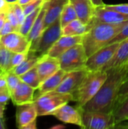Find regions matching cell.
I'll list each match as a JSON object with an SVG mask.
<instances>
[{"label":"cell","instance_id":"1","mask_svg":"<svg viewBox=\"0 0 128 129\" xmlns=\"http://www.w3.org/2000/svg\"><path fill=\"white\" fill-rule=\"evenodd\" d=\"M108 76L97 94L81 109L82 111L112 113L121 85L128 75V65L106 71Z\"/></svg>","mask_w":128,"mask_h":129},{"label":"cell","instance_id":"2","mask_svg":"<svg viewBox=\"0 0 128 129\" xmlns=\"http://www.w3.org/2000/svg\"><path fill=\"white\" fill-rule=\"evenodd\" d=\"M127 23L128 20L121 23H90V29L83 36L82 39V45L88 57L107 45Z\"/></svg>","mask_w":128,"mask_h":129},{"label":"cell","instance_id":"3","mask_svg":"<svg viewBox=\"0 0 128 129\" xmlns=\"http://www.w3.org/2000/svg\"><path fill=\"white\" fill-rule=\"evenodd\" d=\"M107 76L108 73L106 71H89L75 94V101L78 104L77 107L81 108L90 101L99 91L106 80Z\"/></svg>","mask_w":128,"mask_h":129},{"label":"cell","instance_id":"4","mask_svg":"<svg viewBox=\"0 0 128 129\" xmlns=\"http://www.w3.org/2000/svg\"><path fill=\"white\" fill-rule=\"evenodd\" d=\"M72 101H75V99L72 94L53 91L35 98L34 104L38 115L40 116L52 115L61 106Z\"/></svg>","mask_w":128,"mask_h":129},{"label":"cell","instance_id":"5","mask_svg":"<svg viewBox=\"0 0 128 129\" xmlns=\"http://www.w3.org/2000/svg\"><path fill=\"white\" fill-rule=\"evenodd\" d=\"M58 59L60 69L69 73L85 69L88 56L82 43H80L67 50Z\"/></svg>","mask_w":128,"mask_h":129},{"label":"cell","instance_id":"6","mask_svg":"<svg viewBox=\"0 0 128 129\" xmlns=\"http://www.w3.org/2000/svg\"><path fill=\"white\" fill-rule=\"evenodd\" d=\"M82 128L111 129L115 128L112 113L82 111Z\"/></svg>","mask_w":128,"mask_h":129},{"label":"cell","instance_id":"7","mask_svg":"<svg viewBox=\"0 0 128 129\" xmlns=\"http://www.w3.org/2000/svg\"><path fill=\"white\" fill-rule=\"evenodd\" d=\"M62 36V26L59 18L54 23L45 29L35 48L30 51H35L39 55L46 54L53 45Z\"/></svg>","mask_w":128,"mask_h":129},{"label":"cell","instance_id":"8","mask_svg":"<svg viewBox=\"0 0 128 129\" xmlns=\"http://www.w3.org/2000/svg\"><path fill=\"white\" fill-rule=\"evenodd\" d=\"M119 43L107 45L88 57L86 62V69L90 72L102 70L103 67L109 63L115 55Z\"/></svg>","mask_w":128,"mask_h":129},{"label":"cell","instance_id":"9","mask_svg":"<svg viewBox=\"0 0 128 129\" xmlns=\"http://www.w3.org/2000/svg\"><path fill=\"white\" fill-rule=\"evenodd\" d=\"M89 71L86 68L83 70L66 73L61 83L55 91L63 94H72L75 99V94L80 85L83 82L84 79H85Z\"/></svg>","mask_w":128,"mask_h":129},{"label":"cell","instance_id":"10","mask_svg":"<svg viewBox=\"0 0 128 129\" xmlns=\"http://www.w3.org/2000/svg\"><path fill=\"white\" fill-rule=\"evenodd\" d=\"M1 43L13 53H26L30 51L31 42L20 32H12L0 36Z\"/></svg>","mask_w":128,"mask_h":129},{"label":"cell","instance_id":"11","mask_svg":"<svg viewBox=\"0 0 128 129\" xmlns=\"http://www.w3.org/2000/svg\"><path fill=\"white\" fill-rule=\"evenodd\" d=\"M52 116L63 123L75 125L81 128L82 126V110L80 107H73L66 104L57 109Z\"/></svg>","mask_w":128,"mask_h":129},{"label":"cell","instance_id":"12","mask_svg":"<svg viewBox=\"0 0 128 129\" xmlns=\"http://www.w3.org/2000/svg\"><path fill=\"white\" fill-rule=\"evenodd\" d=\"M128 20V15L108 9L103 5L96 8L94 16L91 23H121Z\"/></svg>","mask_w":128,"mask_h":129},{"label":"cell","instance_id":"13","mask_svg":"<svg viewBox=\"0 0 128 129\" xmlns=\"http://www.w3.org/2000/svg\"><path fill=\"white\" fill-rule=\"evenodd\" d=\"M83 36H62L49 49L47 54L59 58L64 52L75 46L82 43Z\"/></svg>","mask_w":128,"mask_h":129},{"label":"cell","instance_id":"14","mask_svg":"<svg viewBox=\"0 0 128 129\" xmlns=\"http://www.w3.org/2000/svg\"><path fill=\"white\" fill-rule=\"evenodd\" d=\"M36 68L41 83L60 70L59 59L51 57L47 54H44L38 60Z\"/></svg>","mask_w":128,"mask_h":129},{"label":"cell","instance_id":"15","mask_svg":"<svg viewBox=\"0 0 128 129\" xmlns=\"http://www.w3.org/2000/svg\"><path fill=\"white\" fill-rule=\"evenodd\" d=\"M38 116V112L34 102L17 106L16 122L18 128L23 129L29 123L36 120Z\"/></svg>","mask_w":128,"mask_h":129},{"label":"cell","instance_id":"16","mask_svg":"<svg viewBox=\"0 0 128 129\" xmlns=\"http://www.w3.org/2000/svg\"><path fill=\"white\" fill-rule=\"evenodd\" d=\"M35 91V88L21 81L11 93V100L16 106L34 102Z\"/></svg>","mask_w":128,"mask_h":129},{"label":"cell","instance_id":"17","mask_svg":"<svg viewBox=\"0 0 128 129\" xmlns=\"http://www.w3.org/2000/svg\"><path fill=\"white\" fill-rule=\"evenodd\" d=\"M69 2L73 5L78 19L86 24H89L92 20L96 6L91 0H69Z\"/></svg>","mask_w":128,"mask_h":129},{"label":"cell","instance_id":"18","mask_svg":"<svg viewBox=\"0 0 128 129\" xmlns=\"http://www.w3.org/2000/svg\"><path fill=\"white\" fill-rule=\"evenodd\" d=\"M69 0H46V11L44 20L45 29L54 23L60 17L65 5Z\"/></svg>","mask_w":128,"mask_h":129},{"label":"cell","instance_id":"19","mask_svg":"<svg viewBox=\"0 0 128 129\" xmlns=\"http://www.w3.org/2000/svg\"><path fill=\"white\" fill-rule=\"evenodd\" d=\"M125 65H128V39L120 42L115 55L103 67L102 70L107 71L110 69L118 68Z\"/></svg>","mask_w":128,"mask_h":129},{"label":"cell","instance_id":"20","mask_svg":"<svg viewBox=\"0 0 128 129\" xmlns=\"http://www.w3.org/2000/svg\"><path fill=\"white\" fill-rule=\"evenodd\" d=\"M115 128H128V97L116 103L112 109Z\"/></svg>","mask_w":128,"mask_h":129},{"label":"cell","instance_id":"21","mask_svg":"<svg viewBox=\"0 0 128 129\" xmlns=\"http://www.w3.org/2000/svg\"><path fill=\"white\" fill-rule=\"evenodd\" d=\"M45 1L41 8L39 14H38L30 32L29 33V34L27 36L28 39L31 42L30 50H32L35 48V46L36 43L38 42L40 36H41L43 31L45 30L44 20H45V11H46V2H45Z\"/></svg>","mask_w":128,"mask_h":129},{"label":"cell","instance_id":"22","mask_svg":"<svg viewBox=\"0 0 128 129\" xmlns=\"http://www.w3.org/2000/svg\"><path fill=\"white\" fill-rule=\"evenodd\" d=\"M66 74V73L60 69L56 73H54V75H52L51 76H50L49 78L45 79L44 82H42L41 83L39 88L37 89L38 93L36 97H38L41 94H43L45 93H47V92L55 91L58 88L60 84L61 83V82L63 79Z\"/></svg>","mask_w":128,"mask_h":129},{"label":"cell","instance_id":"23","mask_svg":"<svg viewBox=\"0 0 128 129\" xmlns=\"http://www.w3.org/2000/svg\"><path fill=\"white\" fill-rule=\"evenodd\" d=\"M41 56L42 55H39L35 51H29L26 60H23L18 66L14 67L11 71L17 76H21L27 71H29V70H31L32 68L35 67L37 65Z\"/></svg>","mask_w":128,"mask_h":129},{"label":"cell","instance_id":"24","mask_svg":"<svg viewBox=\"0 0 128 129\" xmlns=\"http://www.w3.org/2000/svg\"><path fill=\"white\" fill-rule=\"evenodd\" d=\"M89 29V24L76 19L62 28V34L63 36H84Z\"/></svg>","mask_w":128,"mask_h":129},{"label":"cell","instance_id":"25","mask_svg":"<svg viewBox=\"0 0 128 129\" xmlns=\"http://www.w3.org/2000/svg\"><path fill=\"white\" fill-rule=\"evenodd\" d=\"M20 77L22 82L32 87L35 90H37L41 85V80L39 75L38 73L36 66L29 70V71H27L26 73H25L24 74L20 76Z\"/></svg>","mask_w":128,"mask_h":129},{"label":"cell","instance_id":"26","mask_svg":"<svg viewBox=\"0 0 128 129\" xmlns=\"http://www.w3.org/2000/svg\"><path fill=\"white\" fill-rule=\"evenodd\" d=\"M13 52L6 48L0 42V71L8 73L11 70Z\"/></svg>","mask_w":128,"mask_h":129},{"label":"cell","instance_id":"27","mask_svg":"<svg viewBox=\"0 0 128 129\" xmlns=\"http://www.w3.org/2000/svg\"><path fill=\"white\" fill-rule=\"evenodd\" d=\"M76 19H78V17H77L75 10L73 5L69 2L65 5L60 17V24H61L62 28Z\"/></svg>","mask_w":128,"mask_h":129},{"label":"cell","instance_id":"28","mask_svg":"<svg viewBox=\"0 0 128 129\" xmlns=\"http://www.w3.org/2000/svg\"><path fill=\"white\" fill-rule=\"evenodd\" d=\"M41 8V7H40L39 8L36 9L35 11H32L29 14L26 16V17L24 19V21L23 22L22 25L20 26V30H19V32L20 33H22L23 35H24L26 36H28L29 33L30 32V30H31V29H32V26H33V24H34L38 14H39Z\"/></svg>","mask_w":128,"mask_h":129},{"label":"cell","instance_id":"29","mask_svg":"<svg viewBox=\"0 0 128 129\" xmlns=\"http://www.w3.org/2000/svg\"><path fill=\"white\" fill-rule=\"evenodd\" d=\"M11 100V93L8 88L0 89V118L4 119L6 106Z\"/></svg>","mask_w":128,"mask_h":129},{"label":"cell","instance_id":"30","mask_svg":"<svg viewBox=\"0 0 128 129\" xmlns=\"http://www.w3.org/2000/svg\"><path fill=\"white\" fill-rule=\"evenodd\" d=\"M20 82L21 79L20 76L16 75L11 71L7 73V86L10 93H11L17 88Z\"/></svg>","mask_w":128,"mask_h":129},{"label":"cell","instance_id":"31","mask_svg":"<svg viewBox=\"0 0 128 129\" xmlns=\"http://www.w3.org/2000/svg\"><path fill=\"white\" fill-rule=\"evenodd\" d=\"M45 0H33L31 2H29V4L23 5V11L25 15H28L30 13H32V11H35L36 9L39 8L40 7L42 6V5L44 4Z\"/></svg>","mask_w":128,"mask_h":129},{"label":"cell","instance_id":"32","mask_svg":"<svg viewBox=\"0 0 128 129\" xmlns=\"http://www.w3.org/2000/svg\"><path fill=\"white\" fill-rule=\"evenodd\" d=\"M11 8L16 15V17H17V20L19 21V23L20 25L21 26L23 22L24 21V19L26 17V15L24 14V11H23V6L20 5L19 3H17V2H13L11 3Z\"/></svg>","mask_w":128,"mask_h":129},{"label":"cell","instance_id":"33","mask_svg":"<svg viewBox=\"0 0 128 129\" xmlns=\"http://www.w3.org/2000/svg\"><path fill=\"white\" fill-rule=\"evenodd\" d=\"M127 97H128V76L126 77V79L124 80V82H122V84L120 86L115 104Z\"/></svg>","mask_w":128,"mask_h":129},{"label":"cell","instance_id":"34","mask_svg":"<svg viewBox=\"0 0 128 129\" xmlns=\"http://www.w3.org/2000/svg\"><path fill=\"white\" fill-rule=\"evenodd\" d=\"M127 39H128V23L122 28V29L109 42L108 45L113 43H119Z\"/></svg>","mask_w":128,"mask_h":129},{"label":"cell","instance_id":"35","mask_svg":"<svg viewBox=\"0 0 128 129\" xmlns=\"http://www.w3.org/2000/svg\"><path fill=\"white\" fill-rule=\"evenodd\" d=\"M7 14V20L10 22V23L14 26V29L16 32H19L20 28V25L19 23V21L17 20V17H16L12 8H11H11L9 9V11L6 13Z\"/></svg>","mask_w":128,"mask_h":129},{"label":"cell","instance_id":"36","mask_svg":"<svg viewBox=\"0 0 128 129\" xmlns=\"http://www.w3.org/2000/svg\"><path fill=\"white\" fill-rule=\"evenodd\" d=\"M29 52L26 53H13V56L11 58V70L20 64L28 56Z\"/></svg>","mask_w":128,"mask_h":129},{"label":"cell","instance_id":"37","mask_svg":"<svg viewBox=\"0 0 128 129\" xmlns=\"http://www.w3.org/2000/svg\"><path fill=\"white\" fill-rule=\"evenodd\" d=\"M103 6L108 9H111L119 13L128 15V4H119V5H103Z\"/></svg>","mask_w":128,"mask_h":129},{"label":"cell","instance_id":"38","mask_svg":"<svg viewBox=\"0 0 128 129\" xmlns=\"http://www.w3.org/2000/svg\"><path fill=\"white\" fill-rule=\"evenodd\" d=\"M12 32H16L14 26L10 23V22L7 20L1 33H0V36H5V35H7V34H9Z\"/></svg>","mask_w":128,"mask_h":129},{"label":"cell","instance_id":"39","mask_svg":"<svg viewBox=\"0 0 128 129\" xmlns=\"http://www.w3.org/2000/svg\"><path fill=\"white\" fill-rule=\"evenodd\" d=\"M11 8V3L7 0H0V13H7Z\"/></svg>","mask_w":128,"mask_h":129},{"label":"cell","instance_id":"40","mask_svg":"<svg viewBox=\"0 0 128 129\" xmlns=\"http://www.w3.org/2000/svg\"><path fill=\"white\" fill-rule=\"evenodd\" d=\"M7 88V73L0 71V89Z\"/></svg>","mask_w":128,"mask_h":129},{"label":"cell","instance_id":"41","mask_svg":"<svg viewBox=\"0 0 128 129\" xmlns=\"http://www.w3.org/2000/svg\"><path fill=\"white\" fill-rule=\"evenodd\" d=\"M7 20V14L6 13H0V33Z\"/></svg>","mask_w":128,"mask_h":129},{"label":"cell","instance_id":"42","mask_svg":"<svg viewBox=\"0 0 128 129\" xmlns=\"http://www.w3.org/2000/svg\"><path fill=\"white\" fill-rule=\"evenodd\" d=\"M36 120H34L33 122L29 123L28 125H26V126H24L23 129H36Z\"/></svg>","mask_w":128,"mask_h":129},{"label":"cell","instance_id":"43","mask_svg":"<svg viewBox=\"0 0 128 129\" xmlns=\"http://www.w3.org/2000/svg\"><path fill=\"white\" fill-rule=\"evenodd\" d=\"M93 4L96 6V7H99V6H102L104 5L103 0H91Z\"/></svg>","mask_w":128,"mask_h":129},{"label":"cell","instance_id":"44","mask_svg":"<svg viewBox=\"0 0 128 129\" xmlns=\"http://www.w3.org/2000/svg\"><path fill=\"white\" fill-rule=\"evenodd\" d=\"M32 1H33V0H17V2L19 3L20 5L23 6V5H26L29 4V3L31 2Z\"/></svg>","mask_w":128,"mask_h":129},{"label":"cell","instance_id":"45","mask_svg":"<svg viewBox=\"0 0 128 129\" xmlns=\"http://www.w3.org/2000/svg\"><path fill=\"white\" fill-rule=\"evenodd\" d=\"M6 126H5V122L4 119L0 118V129H5Z\"/></svg>","mask_w":128,"mask_h":129},{"label":"cell","instance_id":"46","mask_svg":"<svg viewBox=\"0 0 128 129\" xmlns=\"http://www.w3.org/2000/svg\"><path fill=\"white\" fill-rule=\"evenodd\" d=\"M8 2H9L10 3H13V2H16L17 0H7Z\"/></svg>","mask_w":128,"mask_h":129}]
</instances>
